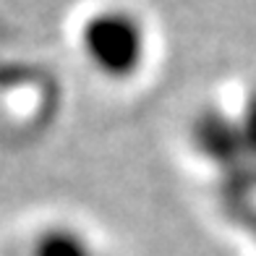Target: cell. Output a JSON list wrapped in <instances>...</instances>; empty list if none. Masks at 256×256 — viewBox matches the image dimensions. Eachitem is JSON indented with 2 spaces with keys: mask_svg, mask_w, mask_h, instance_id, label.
Listing matches in <instances>:
<instances>
[{
  "mask_svg": "<svg viewBox=\"0 0 256 256\" xmlns=\"http://www.w3.org/2000/svg\"><path fill=\"white\" fill-rule=\"evenodd\" d=\"M78 44L86 63L110 81H131L149 58V32L136 10L104 6L81 24Z\"/></svg>",
  "mask_w": 256,
  "mask_h": 256,
  "instance_id": "cell-1",
  "label": "cell"
},
{
  "mask_svg": "<svg viewBox=\"0 0 256 256\" xmlns=\"http://www.w3.org/2000/svg\"><path fill=\"white\" fill-rule=\"evenodd\" d=\"M32 256H97V248L81 230L55 225L37 236Z\"/></svg>",
  "mask_w": 256,
  "mask_h": 256,
  "instance_id": "cell-2",
  "label": "cell"
}]
</instances>
